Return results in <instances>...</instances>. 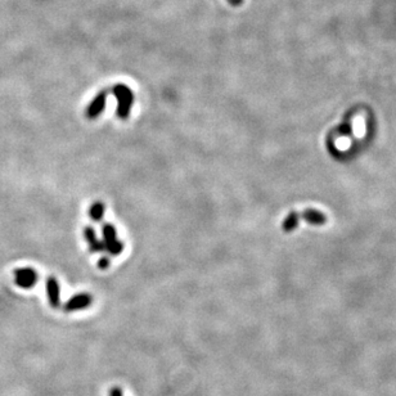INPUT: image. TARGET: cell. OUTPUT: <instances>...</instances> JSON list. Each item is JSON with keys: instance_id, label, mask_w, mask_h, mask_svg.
I'll return each mask as SVG.
<instances>
[{"instance_id": "11", "label": "cell", "mask_w": 396, "mask_h": 396, "mask_svg": "<svg viewBox=\"0 0 396 396\" xmlns=\"http://www.w3.org/2000/svg\"><path fill=\"white\" fill-rule=\"evenodd\" d=\"M227 1L231 4V7H241L245 0H227Z\"/></svg>"}, {"instance_id": "10", "label": "cell", "mask_w": 396, "mask_h": 396, "mask_svg": "<svg viewBox=\"0 0 396 396\" xmlns=\"http://www.w3.org/2000/svg\"><path fill=\"white\" fill-rule=\"evenodd\" d=\"M110 396H124V395H122V391L120 387H114V389H111Z\"/></svg>"}, {"instance_id": "4", "label": "cell", "mask_w": 396, "mask_h": 396, "mask_svg": "<svg viewBox=\"0 0 396 396\" xmlns=\"http://www.w3.org/2000/svg\"><path fill=\"white\" fill-rule=\"evenodd\" d=\"M107 96H108V92L107 90H102V92H99L93 98V100L89 103L88 108H86V116H88V118L94 120V118L99 117V115L106 110Z\"/></svg>"}, {"instance_id": "9", "label": "cell", "mask_w": 396, "mask_h": 396, "mask_svg": "<svg viewBox=\"0 0 396 396\" xmlns=\"http://www.w3.org/2000/svg\"><path fill=\"white\" fill-rule=\"evenodd\" d=\"M98 266L102 269V270H106V269L110 266V259H108L107 256L100 257V260H99V263H98Z\"/></svg>"}, {"instance_id": "1", "label": "cell", "mask_w": 396, "mask_h": 396, "mask_svg": "<svg viewBox=\"0 0 396 396\" xmlns=\"http://www.w3.org/2000/svg\"><path fill=\"white\" fill-rule=\"evenodd\" d=\"M112 94L117 99V110L116 115L118 118L126 120L132 111V103H134V93L128 85L116 84L112 88Z\"/></svg>"}, {"instance_id": "8", "label": "cell", "mask_w": 396, "mask_h": 396, "mask_svg": "<svg viewBox=\"0 0 396 396\" xmlns=\"http://www.w3.org/2000/svg\"><path fill=\"white\" fill-rule=\"evenodd\" d=\"M104 211H106V207L103 205L100 201L94 202L92 206H90V210H89V215H90V219L96 223H99V221L103 219V215H104Z\"/></svg>"}, {"instance_id": "2", "label": "cell", "mask_w": 396, "mask_h": 396, "mask_svg": "<svg viewBox=\"0 0 396 396\" xmlns=\"http://www.w3.org/2000/svg\"><path fill=\"white\" fill-rule=\"evenodd\" d=\"M103 233V246L107 252L112 255V256H117L122 252L124 249V245L121 241H118L117 238V231L116 228L111 224H104L102 227Z\"/></svg>"}, {"instance_id": "7", "label": "cell", "mask_w": 396, "mask_h": 396, "mask_svg": "<svg viewBox=\"0 0 396 396\" xmlns=\"http://www.w3.org/2000/svg\"><path fill=\"white\" fill-rule=\"evenodd\" d=\"M84 237H85V239H86V242H88V245H89V248H90L92 252H102V251H104L103 242L100 241V239H98L96 231H94L92 227L85 228Z\"/></svg>"}, {"instance_id": "5", "label": "cell", "mask_w": 396, "mask_h": 396, "mask_svg": "<svg viewBox=\"0 0 396 396\" xmlns=\"http://www.w3.org/2000/svg\"><path fill=\"white\" fill-rule=\"evenodd\" d=\"M92 296L89 294H79L71 297L70 300L65 304V310L66 312H76L81 309H86L92 304Z\"/></svg>"}, {"instance_id": "6", "label": "cell", "mask_w": 396, "mask_h": 396, "mask_svg": "<svg viewBox=\"0 0 396 396\" xmlns=\"http://www.w3.org/2000/svg\"><path fill=\"white\" fill-rule=\"evenodd\" d=\"M47 294H48L49 304L53 308H58L59 304H61V300H59V284L57 278H54V277H49L48 280H47Z\"/></svg>"}, {"instance_id": "3", "label": "cell", "mask_w": 396, "mask_h": 396, "mask_svg": "<svg viewBox=\"0 0 396 396\" xmlns=\"http://www.w3.org/2000/svg\"><path fill=\"white\" fill-rule=\"evenodd\" d=\"M16 284L21 288L29 290L37 283V273L33 268H18L15 272Z\"/></svg>"}]
</instances>
